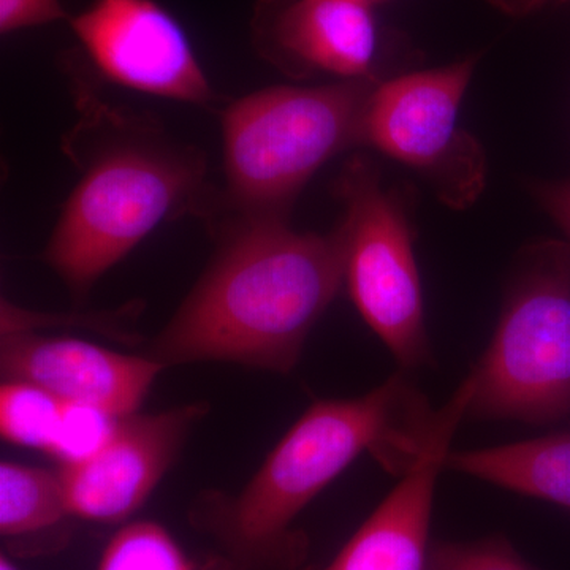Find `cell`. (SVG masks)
I'll use <instances>...</instances> for the list:
<instances>
[{
  "label": "cell",
  "instance_id": "1",
  "mask_svg": "<svg viewBox=\"0 0 570 570\" xmlns=\"http://www.w3.org/2000/svg\"><path fill=\"white\" fill-rule=\"evenodd\" d=\"M469 395L461 384L434 411L397 373L366 395L318 401L277 442L245 489L235 497L205 494L193 519L242 570H296L306 549L292 523L303 509L365 452L403 478L450 422L466 419Z\"/></svg>",
  "mask_w": 570,
  "mask_h": 570
},
{
  "label": "cell",
  "instance_id": "2",
  "mask_svg": "<svg viewBox=\"0 0 570 570\" xmlns=\"http://www.w3.org/2000/svg\"><path fill=\"white\" fill-rule=\"evenodd\" d=\"M343 284L336 230L298 234L281 217H245L148 355L165 367L217 362L291 373Z\"/></svg>",
  "mask_w": 570,
  "mask_h": 570
},
{
  "label": "cell",
  "instance_id": "3",
  "mask_svg": "<svg viewBox=\"0 0 570 570\" xmlns=\"http://www.w3.org/2000/svg\"><path fill=\"white\" fill-rule=\"evenodd\" d=\"M376 77L336 85L277 86L243 97L223 115L228 194L246 217H281L337 153L363 145Z\"/></svg>",
  "mask_w": 570,
  "mask_h": 570
},
{
  "label": "cell",
  "instance_id": "4",
  "mask_svg": "<svg viewBox=\"0 0 570 570\" xmlns=\"http://www.w3.org/2000/svg\"><path fill=\"white\" fill-rule=\"evenodd\" d=\"M468 379L466 419L570 414V242L543 239L520 254L497 332Z\"/></svg>",
  "mask_w": 570,
  "mask_h": 570
},
{
  "label": "cell",
  "instance_id": "5",
  "mask_svg": "<svg viewBox=\"0 0 570 570\" xmlns=\"http://www.w3.org/2000/svg\"><path fill=\"white\" fill-rule=\"evenodd\" d=\"M202 164L153 142L112 146L89 167L56 224L45 261L81 298L202 189Z\"/></svg>",
  "mask_w": 570,
  "mask_h": 570
},
{
  "label": "cell",
  "instance_id": "6",
  "mask_svg": "<svg viewBox=\"0 0 570 570\" xmlns=\"http://www.w3.org/2000/svg\"><path fill=\"white\" fill-rule=\"evenodd\" d=\"M337 195L346 209L336 234L352 302L401 366L425 365L431 352L422 285L403 205L365 156L348 160Z\"/></svg>",
  "mask_w": 570,
  "mask_h": 570
},
{
  "label": "cell",
  "instance_id": "7",
  "mask_svg": "<svg viewBox=\"0 0 570 570\" xmlns=\"http://www.w3.org/2000/svg\"><path fill=\"white\" fill-rule=\"evenodd\" d=\"M475 63L468 58L379 82L363 126V145L417 171L453 209L474 205L487 184L485 151L459 122Z\"/></svg>",
  "mask_w": 570,
  "mask_h": 570
},
{
  "label": "cell",
  "instance_id": "8",
  "mask_svg": "<svg viewBox=\"0 0 570 570\" xmlns=\"http://www.w3.org/2000/svg\"><path fill=\"white\" fill-rule=\"evenodd\" d=\"M70 24L108 80L176 102H212L189 37L156 0H94Z\"/></svg>",
  "mask_w": 570,
  "mask_h": 570
},
{
  "label": "cell",
  "instance_id": "9",
  "mask_svg": "<svg viewBox=\"0 0 570 570\" xmlns=\"http://www.w3.org/2000/svg\"><path fill=\"white\" fill-rule=\"evenodd\" d=\"M206 412V404H186L127 415L91 455L59 464L70 517L102 524L129 520L170 471Z\"/></svg>",
  "mask_w": 570,
  "mask_h": 570
},
{
  "label": "cell",
  "instance_id": "10",
  "mask_svg": "<svg viewBox=\"0 0 570 570\" xmlns=\"http://www.w3.org/2000/svg\"><path fill=\"white\" fill-rule=\"evenodd\" d=\"M164 370L149 355H127L32 330L2 332L0 343L3 381L28 382L62 403L99 409L116 419L137 414Z\"/></svg>",
  "mask_w": 570,
  "mask_h": 570
},
{
  "label": "cell",
  "instance_id": "11",
  "mask_svg": "<svg viewBox=\"0 0 570 570\" xmlns=\"http://www.w3.org/2000/svg\"><path fill=\"white\" fill-rule=\"evenodd\" d=\"M261 47L296 77L325 71L346 80L374 77L377 26L360 0H275L257 24Z\"/></svg>",
  "mask_w": 570,
  "mask_h": 570
},
{
  "label": "cell",
  "instance_id": "12",
  "mask_svg": "<svg viewBox=\"0 0 570 570\" xmlns=\"http://www.w3.org/2000/svg\"><path fill=\"white\" fill-rule=\"evenodd\" d=\"M461 420L441 431L326 570H428L434 491Z\"/></svg>",
  "mask_w": 570,
  "mask_h": 570
},
{
  "label": "cell",
  "instance_id": "13",
  "mask_svg": "<svg viewBox=\"0 0 570 570\" xmlns=\"http://www.w3.org/2000/svg\"><path fill=\"white\" fill-rule=\"evenodd\" d=\"M445 466L570 510V431L499 448L449 452Z\"/></svg>",
  "mask_w": 570,
  "mask_h": 570
},
{
  "label": "cell",
  "instance_id": "14",
  "mask_svg": "<svg viewBox=\"0 0 570 570\" xmlns=\"http://www.w3.org/2000/svg\"><path fill=\"white\" fill-rule=\"evenodd\" d=\"M70 519L58 469L0 464V534L28 540L61 527Z\"/></svg>",
  "mask_w": 570,
  "mask_h": 570
},
{
  "label": "cell",
  "instance_id": "15",
  "mask_svg": "<svg viewBox=\"0 0 570 570\" xmlns=\"http://www.w3.org/2000/svg\"><path fill=\"white\" fill-rule=\"evenodd\" d=\"M97 570H242L223 557L198 558L156 521H132L116 532Z\"/></svg>",
  "mask_w": 570,
  "mask_h": 570
},
{
  "label": "cell",
  "instance_id": "16",
  "mask_svg": "<svg viewBox=\"0 0 570 570\" xmlns=\"http://www.w3.org/2000/svg\"><path fill=\"white\" fill-rule=\"evenodd\" d=\"M63 407L58 397L28 382L3 381L0 389V434L18 448L51 455L61 428Z\"/></svg>",
  "mask_w": 570,
  "mask_h": 570
},
{
  "label": "cell",
  "instance_id": "17",
  "mask_svg": "<svg viewBox=\"0 0 570 570\" xmlns=\"http://www.w3.org/2000/svg\"><path fill=\"white\" fill-rule=\"evenodd\" d=\"M428 570H539L523 560L505 540L436 542L431 546Z\"/></svg>",
  "mask_w": 570,
  "mask_h": 570
},
{
  "label": "cell",
  "instance_id": "18",
  "mask_svg": "<svg viewBox=\"0 0 570 570\" xmlns=\"http://www.w3.org/2000/svg\"><path fill=\"white\" fill-rule=\"evenodd\" d=\"M118 420L99 409L66 403L51 459L58 460L59 464L86 459L110 438Z\"/></svg>",
  "mask_w": 570,
  "mask_h": 570
},
{
  "label": "cell",
  "instance_id": "19",
  "mask_svg": "<svg viewBox=\"0 0 570 570\" xmlns=\"http://www.w3.org/2000/svg\"><path fill=\"white\" fill-rule=\"evenodd\" d=\"M61 0H0V31L10 33L63 20Z\"/></svg>",
  "mask_w": 570,
  "mask_h": 570
},
{
  "label": "cell",
  "instance_id": "20",
  "mask_svg": "<svg viewBox=\"0 0 570 570\" xmlns=\"http://www.w3.org/2000/svg\"><path fill=\"white\" fill-rule=\"evenodd\" d=\"M531 193L570 239V179L535 183Z\"/></svg>",
  "mask_w": 570,
  "mask_h": 570
},
{
  "label": "cell",
  "instance_id": "21",
  "mask_svg": "<svg viewBox=\"0 0 570 570\" xmlns=\"http://www.w3.org/2000/svg\"><path fill=\"white\" fill-rule=\"evenodd\" d=\"M490 2L504 13L524 17V14H530L532 11L542 9L547 3L557 2V0H490Z\"/></svg>",
  "mask_w": 570,
  "mask_h": 570
},
{
  "label": "cell",
  "instance_id": "22",
  "mask_svg": "<svg viewBox=\"0 0 570 570\" xmlns=\"http://www.w3.org/2000/svg\"><path fill=\"white\" fill-rule=\"evenodd\" d=\"M0 570H20L17 568V566L13 564V562H11V560H9V558L6 557V554H2V557H0Z\"/></svg>",
  "mask_w": 570,
  "mask_h": 570
},
{
  "label": "cell",
  "instance_id": "23",
  "mask_svg": "<svg viewBox=\"0 0 570 570\" xmlns=\"http://www.w3.org/2000/svg\"><path fill=\"white\" fill-rule=\"evenodd\" d=\"M360 2L371 3L374 2V0H360Z\"/></svg>",
  "mask_w": 570,
  "mask_h": 570
}]
</instances>
